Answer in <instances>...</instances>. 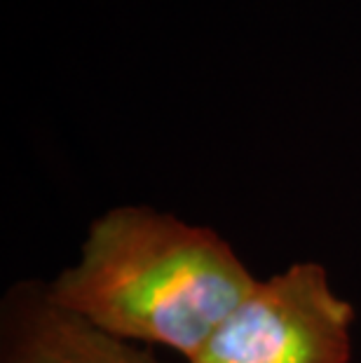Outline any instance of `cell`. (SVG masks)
<instances>
[{
	"instance_id": "1",
	"label": "cell",
	"mask_w": 361,
	"mask_h": 363,
	"mask_svg": "<svg viewBox=\"0 0 361 363\" xmlns=\"http://www.w3.org/2000/svg\"><path fill=\"white\" fill-rule=\"evenodd\" d=\"M216 230L143 204L89 223L80 256L45 281L50 300L113 337L193 359L256 286Z\"/></svg>"
},
{
	"instance_id": "2",
	"label": "cell",
	"mask_w": 361,
	"mask_h": 363,
	"mask_svg": "<svg viewBox=\"0 0 361 363\" xmlns=\"http://www.w3.org/2000/svg\"><path fill=\"white\" fill-rule=\"evenodd\" d=\"M357 310L321 262L258 279L186 363H352Z\"/></svg>"
},
{
	"instance_id": "3",
	"label": "cell",
	"mask_w": 361,
	"mask_h": 363,
	"mask_svg": "<svg viewBox=\"0 0 361 363\" xmlns=\"http://www.w3.org/2000/svg\"><path fill=\"white\" fill-rule=\"evenodd\" d=\"M0 363H162L50 300L45 281L12 284L0 300Z\"/></svg>"
}]
</instances>
